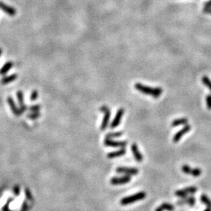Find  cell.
I'll return each instance as SVG.
<instances>
[{
  "label": "cell",
  "mask_w": 211,
  "mask_h": 211,
  "mask_svg": "<svg viewBox=\"0 0 211 211\" xmlns=\"http://www.w3.org/2000/svg\"><path fill=\"white\" fill-rule=\"evenodd\" d=\"M7 102L8 103H9V107H10L11 110H12V112H13V113L15 115V116H19L23 113V112L20 110V108H18L17 106H16L14 101H13V99L11 98L10 96H9L7 98Z\"/></svg>",
  "instance_id": "8fae6325"
},
{
  "label": "cell",
  "mask_w": 211,
  "mask_h": 211,
  "mask_svg": "<svg viewBox=\"0 0 211 211\" xmlns=\"http://www.w3.org/2000/svg\"><path fill=\"white\" fill-rule=\"evenodd\" d=\"M126 153V149H119L117 151H114V152H111V153H109L107 154V157L109 159H113V158H116V157H121L123 155H124Z\"/></svg>",
  "instance_id": "9a60e30c"
},
{
  "label": "cell",
  "mask_w": 211,
  "mask_h": 211,
  "mask_svg": "<svg viewBox=\"0 0 211 211\" xmlns=\"http://www.w3.org/2000/svg\"><path fill=\"white\" fill-rule=\"evenodd\" d=\"M206 101L208 109H211V95H208L206 97Z\"/></svg>",
  "instance_id": "f546056e"
},
{
  "label": "cell",
  "mask_w": 211,
  "mask_h": 211,
  "mask_svg": "<svg viewBox=\"0 0 211 211\" xmlns=\"http://www.w3.org/2000/svg\"><path fill=\"white\" fill-rule=\"evenodd\" d=\"M16 97H17V99H18L20 110L24 113V111L27 110V106H26L24 102V94H23V92H16Z\"/></svg>",
  "instance_id": "5bb4252c"
},
{
  "label": "cell",
  "mask_w": 211,
  "mask_h": 211,
  "mask_svg": "<svg viewBox=\"0 0 211 211\" xmlns=\"http://www.w3.org/2000/svg\"><path fill=\"white\" fill-rule=\"evenodd\" d=\"M124 133L122 131H117V132H113V133H109L107 135H106V138H108V139H111V138H119V137L122 136Z\"/></svg>",
  "instance_id": "603a6c76"
},
{
  "label": "cell",
  "mask_w": 211,
  "mask_h": 211,
  "mask_svg": "<svg viewBox=\"0 0 211 211\" xmlns=\"http://www.w3.org/2000/svg\"><path fill=\"white\" fill-rule=\"evenodd\" d=\"M155 211H163V210L161 209H160V207H158V208H157V209H156V210H155Z\"/></svg>",
  "instance_id": "836d02e7"
},
{
  "label": "cell",
  "mask_w": 211,
  "mask_h": 211,
  "mask_svg": "<svg viewBox=\"0 0 211 211\" xmlns=\"http://www.w3.org/2000/svg\"><path fill=\"white\" fill-rule=\"evenodd\" d=\"M40 109H41L40 105H34V106H31V107H30V110H31V112H38V111L40 110Z\"/></svg>",
  "instance_id": "f1b7e54d"
},
{
  "label": "cell",
  "mask_w": 211,
  "mask_h": 211,
  "mask_svg": "<svg viewBox=\"0 0 211 211\" xmlns=\"http://www.w3.org/2000/svg\"><path fill=\"white\" fill-rule=\"evenodd\" d=\"M182 171L185 174H189L193 177H199L202 174V170L200 168H191L189 165H183L182 168Z\"/></svg>",
  "instance_id": "277c9868"
},
{
  "label": "cell",
  "mask_w": 211,
  "mask_h": 211,
  "mask_svg": "<svg viewBox=\"0 0 211 211\" xmlns=\"http://www.w3.org/2000/svg\"><path fill=\"white\" fill-rule=\"evenodd\" d=\"M11 202H12V198L8 199V200H7V202H6V203H5V205H4L3 207H2V211H10L9 209V205Z\"/></svg>",
  "instance_id": "83f0119b"
},
{
  "label": "cell",
  "mask_w": 211,
  "mask_h": 211,
  "mask_svg": "<svg viewBox=\"0 0 211 211\" xmlns=\"http://www.w3.org/2000/svg\"><path fill=\"white\" fill-rule=\"evenodd\" d=\"M146 197V193L145 192H139L138 193H135V195H129V196L124 197L120 200V204L123 206L128 205V204L133 203L137 201H140Z\"/></svg>",
  "instance_id": "7a4b0ae2"
},
{
  "label": "cell",
  "mask_w": 211,
  "mask_h": 211,
  "mask_svg": "<svg viewBox=\"0 0 211 211\" xmlns=\"http://www.w3.org/2000/svg\"><path fill=\"white\" fill-rule=\"evenodd\" d=\"M203 211H211V208L206 207V209H205V210H203Z\"/></svg>",
  "instance_id": "d6a6232c"
},
{
  "label": "cell",
  "mask_w": 211,
  "mask_h": 211,
  "mask_svg": "<svg viewBox=\"0 0 211 211\" xmlns=\"http://www.w3.org/2000/svg\"><path fill=\"white\" fill-rule=\"evenodd\" d=\"M38 98V92L36 90H34L31 93V95H30V99L31 101H35Z\"/></svg>",
  "instance_id": "484cf974"
},
{
  "label": "cell",
  "mask_w": 211,
  "mask_h": 211,
  "mask_svg": "<svg viewBox=\"0 0 211 211\" xmlns=\"http://www.w3.org/2000/svg\"><path fill=\"white\" fill-rule=\"evenodd\" d=\"M27 209H28V206H27V202H26V201H24V202H23V204H22L21 209H20V211H27Z\"/></svg>",
  "instance_id": "1f68e13d"
},
{
  "label": "cell",
  "mask_w": 211,
  "mask_h": 211,
  "mask_svg": "<svg viewBox=\"0 0 211 211\" xmlns=\"http://www.w3.org/2000/svg\"><path fill=\"white\" fill-rule=\"evenodd\" d=\"M131 151H132L133 155H134V157H135V159L137 160V161H138V162H142V160H143V157H142V153H140V151H139V149H138V146H137L136 143H133L132 145H131Z\"/></svg>",
  "instance_id": "4fadbf2b"
},
{
  "label": "cell",
  "mask_w": 211,
  "mask_h": 211,
  "mask_svg": "<svg viewBox=\"0 0 211 211\" xmlns=\"http://www.w3.org/2000/svg\"><path fill=\"white\" fill-rule=\"evenodd\" d=\"M2 49L0 48V57H1V55H2Z\"/></svg>",
  "instance_id": "e575fe53"
},
{
  "label": "cell",
  "mask_w": 211,
  "mask_h": 211,
  "mask_svg": "<svg viewBox=\"0 0 211 211\" xmlns=\"http://www.w3.org/2000/svg\"><path fill=\"white\" fill-rule=\"evenodd\" d=\"M117 173L125 174L127 175H135L138 174L139 171L135 168H124V167H120L116 169Z\"/></svg>",
  "instance_id": "9c48e42d"
},
{
  "label": "cell",
  "mask_w": 211,
  "mask_h": 211,
  "mask_svg": "<svg viewBox=\"0 0 211 211\" xmlns=\"http://www.w3.org/2000/svg\"><path fill=\"white\" fill-rule=\"evenodd\" d=\"M197 192V188L196 187H188L182 190H178V191L175 192V195L178 197H185L187 195H189V194H193Z\"/></svg>",
  "instance_id": "8992f818"
},
{
  "label": "cell",
  "mask_w": 211,
  "mask_h": 211,
  "mask_svg": "<svg viewBox=\"0 0 211 211\" xmlns=\"http://www.w3.org/2000/svg\"><path fill=\"white\" fill-rule=\"evenodd\" d=\"M135 89L145 94V95H151L153 98H159V97L161 95L163 92H164V90L160 87H149V86L144 85L141 84V83H136V84L135 85Z\"/></svg>",
  "instance_id": "6da1fadb"
},
{
  "label": "cell",
  "mask_w": 211,
  "mask_h": 211,
  "mask_svg": "<svg viewBox=\"0 0 211 211\" xmlns=\"http://www.w3.org/2000/svg\"><path fill=\"white\" fill-rule=\"evenodd\" d=\"M201 202H203L207 207L211 208V200L209 199V197L206 195H202L200 197Z\"/></svg>",
  "instance_id": "7402d4cb"
},
{
  "label": "cell",
  "mask_w": 211,
  "mask_h": 211,
  "mask_svg": "<svg viewBox=\"0 0 211 211\" xmlns=\"http://www.w3.org/2000/svg\"><path fill=\"white\" fill-rule=\"evenodd\" d=\"M188 124V119L185 117H183V118H178L176 119V120H173L172 123H171V126L172 127H178V126L180 125H184V124Z\"/></svg>",
  "instance_id": "d6986e66"
},
{
  "label": "cell",
  "mask_w": 211,
  "mask_h": 211,
  "mask_svg": "<svg viewBox=\"0 0 211 211\" xmlns=\"http://www.w3.org/2000/svg\"><path fill=\"white\" fill-rule=\"evenodd\" d=\"M131 181V177L128 176V175H126V176L123 177H115L113 178L110 179V183L112 185H123V184H127Z\"/></svg>",
  "instance_id": "5b68a950"
},
{
  "label": "cell",
  "mask_w": 211,
  "mask_h": 211,
  "mask_svg": "<svg viewBox=\"0 0 211 211\" xmlns=\"http://www.w3.org/2000/svg\"><path fill=\"white\" fill-rule=\"evenodd\" d=\"M13 192H14V195L16 196H18L20 195V189L18 185H15L14 188H13Z\"/></svg>",
  "instance_id": "4dcf8cb0"
},
{
  "label": "cell",
  "mask_w": 211,
  "mask_h": 211,
  "mask_svg": "<svg viewBox=\"0 0 211 211\" xmlns=\"http://www.w3.org/2000/svg\"><path fill=\"white\" fill-rule=\"evenodd\" d=\"M40 116L41 114L39 113V111L38 112H33V113L27 115V118H29L30 120H36L38 117H40Z\"/></svg>",
  "instance_id": "d4e9b609"
},
{
  "label": "cell",
  "mask_w": 211,
  "mask_h": 211,
  "mask_svg": "<svg viewBox=\"0 0 211 211\" xmlns=\"http://www.w3.org/2000/svg\"><path fill=\"white\" fill-rule=\"evenodd\" d=\"M127 144V142L126 141H113L108 138H106L104 141V145L106 146H110V147H125Z\"/></svg>",
  "instance_id": "52a82bcc"
},
{
  "label": "cell",
  "mask_w": 211,
  "mask_h": 211,
  "mask_svg": "<svg viewBox=\"0 0 211 211\" xmlns=\"http://www.w3.org/2000/svg\"><path fill=\"white\" fill-rule=\"evenodd\" d=\"M188 203L190 206H193L195 203V199L192 196L188 197V198L184 199H181L178 202V205H182V204Z\"/></svg>",
  "instance_id": "ac0fdd59"
},
{
  "label": "cell",
  "mask_w": 211,
  "mask_h": 211,
  "mask_svg": "<svg viewBox=\"0 0 211 211\" xmlns=\"http://www.w3.org/2000/svg\"><path fill=\"white\" fill-rule=\"evenodd\" d=\"M99 109L104 113V117L100 127V129L102 131H104L105 129H106V127H107L108 124H109V118H110V109L106 106H102Z\"/></svg>",
  "instance_id": "3957f363"
},
{
  "label": "cell",
  "mask_w": 211,
  "mask_h": 211,
  "mask_svg": "<svg viewBox=\"0 0 211 211\" xmlns=\"http://www.w3.org/2000/svg\"><path fill=\"white\" fill-rule=\"evenodd\" d=\"M159 207L162 209V210L173 211L174 209H175V206H174L173 205H171V204H169V203H167V202L161 204V205H160Z\"/></svg>",
  "instance_id": "44dd1931"
},
{
  "label": "cell",
  "mask_w": 211,
  "mask_h": 211,
  "mask_svg": "<svg viewBox=\"0 0 211 211\" xmlns=\"http://www.w3.org/2000/svg\"><path fill=\"white\" fill-rule=\"evenodd\" d=\"M190 129H191V126L190 125H185V126L182 129H181L180 131H178V132L175 134V135H174V138H173V142H179V140H180L181 138L183 137V135H185L186 133H188L189 131H190Z\"/></svg>",
  "instance_id": "30bf717a"
},
{
  "label": "cell",
  "mask_w": 211,
  "mask_h": 211,
  "mask_svg": "<svg viewBox=\"0 0 211 211\" xmlns=\"http://www.w3.org/2000/svg\"><path fill=\"white\" fill-rule=\"evenodd\" d=\"M0 9H2V10H3L4 12H5L6 14L9 15V16H13L16 14V11L14 8L9 6V5L3 3L2 2H0Z\"/></svg>",
  "instance_id": "7c38bea8"
},
{
  "label": "cell",
  "mask_w": 211,
  "mask_h": 211,
  "mask_svg": "<svg viewBox=\"0 0 211 211\" xmlns=\"http://www.w3.org/2000/svg\"><path fill=\"white\" fill-rule=\"evenodd\" d=\"M202 81L204 85H206V87L209 88V90L211 91V80L206 76H203L202 78Z\"/></svg>",
  "instance_id": "cb8c5ba5"
},
{
  "label": "cell",
  "mask_w": 211,
  "mask_h": 211,
  "mask_svg": "<svg viewBox=\"0 0 211 211\" xmlns=\"http://www.w3.org/2000/svg\"><path fill=\"white\" fill-rule=\"evenodd\" d=\"M13 66V63L11 62V61H9V62L5 63V64L2 66V67L0 69V74L5 75V74L7 73L8 71L12 68Z\"/></svg>",
  "instance_id": "e0dca14e"
},
{
  "label": "cell",
  "mask_w": 211,
  "mask_h": 211,
  "mask_svg": "<svg viewBox=\"0 0 211 211\" xmlns=\"http://www.w3.org/2000/svg\"><path fill=\"white\" fill-rule=\"evenodd\" d=\"M124 109H122V108H120V109H119L118 110H117L114 119H113V120L112 121V123H111L110 126H109L110 128L113 129V128L116 127L119 125V124H120V121H121L122 116H123V115H124Z\"/></svg>",
  "instance_id": "ba28073f"
},
{
  "label": "cell",
  "mask_w": 211,
  "mask_h": 211,
  "mask_svg": "<svg viewBox=\"0 0 211 211\" xmlns=\"http://www.w3.org/2000/svg\"><path fill=\"white\" fill-rule=\"evenodd\" d=\"M16 78H17V74H13L9 75V76H6L2 78L1 79V81H0V82H1V84L2 85H8L9 84V83H11V82H13V81L16 80Z\"/></svg>",
  "instance_id": "2e32d148"
},
{
  "label": "cell",
  "mask_w": 211,
  "mask_h": 211,
  "mask_svg": "<svg viewBox=\"0 0 211 211\" xmlns=\"http://www.w3.org/2000/svg\"><path fill=\"white\" fill-rule=\"evenodd\" d=\"M24 192H25V196L26 199H27V200H32V195H31V192H30V190L28 189H25V190H24Z\"/></svg>",
  "instance_id": "4316f807"
},
{
  "label": "cell",
  "mask_w": 211,
  "mask_h": 211,
  "mask_svg": "<svg viewBox=\"0 0 211 211\" xmlns=\"http://www.w3.org/2000/svg\"><path fill=\"white\" fill-rule=\"evenodd\" d=\"M202 11H203V13H206V14L211 15V0H209L208 2L204 3Z\"/></svg>",
  "instance_id": "ffe728a7"
}]
</instances>
